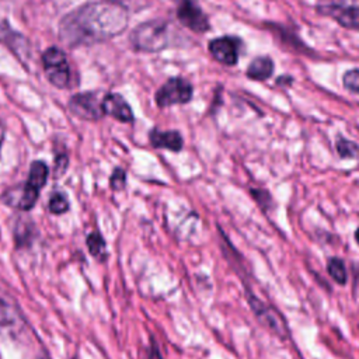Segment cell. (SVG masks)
Wrapping results in <instances>:
<instances>
[{
    "label": "cell",
    "mask_w": 359,
    "mask_h": 359,
    "mask_svg": "<svg viewBox=\"0 0 359 359\" xmlns=\"http://www.w3.org/2000/svg\"><path fill=\"white\" fill-rule=\"evenodd\" d=\"M67 209H69V202H67V199L65 198V195L60 194V192L53 194L52 198H50V201H49V210H50L53 215H62V213H65Z\"/></svg>",
    "instance_id": "ac0fdd59"
},
{
    "label": "cell",
    "mask_w": 359,
    "mask_h": 359,
    "mask_svg": "<svg viewBox=\"0 0 359 359\" xmlns=\"http://www.w3.org/2000/svg\"><path fill=\"white\" fill-rule=\"evenodd\" d=\"M69 109L79 118L91 121H95L104 115L102 100H100L95 93L74 94L69 101Z\"/></svg>",
    "instance_id": "9c48e42d"
},
{
    "label": "cell",
    "mask_w": 359,
    "mask_h": 359,
    "mask_svg": "<svg viewBox=\"0 0 359 359\" xmlns=\"http://www.w3.org/2000/svg\"><path fill=\"white\" fill-rule=\"evenodd\" d=\"M128 25L123 7L109 3H90L60 21L59 35L69 46L88 45L121 34Z\"/></svg>",
    "instance_id": "6da1fadb"
},
{
    "label": "cell",
    "mask_w": 359,
    "mask_h": 359,
    "mask_svg": "<svg viewBox=\"0 0 359 359\" xmlns=\"http://www.w3.org/2000/svg\"><path fill=\"white\" fill-rule=\"evenodd\" d=\"M102 112L121 122H132L133 112L121 94H107L102 98Z\"/></svg>",
    "instance_id": "8fae6325"
},
{
    "label": "cell",
    "mask_w": 359,
    "mask_h": 359,
    "mask_svg": "<svg viewBox=\"0 0 359 359\" xmlns=\"http://www.w3.org/2000/svg\"><path fill=\"white\" fill-rule=\"evenodd\" d=\"M238 46L240 41L233 36H220L209 42L208 49L210 55L220 63L233 66L238 60Z\"/></svg>",
    "instance_id": "30bf717a"
},
{
    "label": "cell",
    "mask_w": 359,
    "mask_h": 359,
    "mask_svg": "<svg viewBox=\"0 0 359 359\" xmlns=\"http://www.w3.org/2000/svg\"><path fill=\"white\" fill-rule=\"evenodd\" d=\"M177 3V17L182 25L194 32H205L209 29L206 14L194 0H174Z\"/></svg>",
    "instance_id": "ba28073f"
},
{
    "label": "cell",
    "mask_w": 359,
    "mask_h": 359,
    "mask_svg": "<svg viewBox=\"0 0 359 359\" xmlns=\"http://www.w3.org/2000/svg\"><path fill=\"white\" fill-rule=\"evenodd\" d=\"M149 139L151 146L157 149H168L171 151H180L184 146L182 136L177 130L161 132V130L153 129L149 135Z\"/></svg>",
    "instance_id": "7c38bea8"
},
{
    "label": "cell",
    "mask_w": 359,
    "mask_h": 359,
    "mask_svg": "<svg viewBox=\"0 0 359 359\" xmlns=\"http://www.w3.org/2000/svg\"><path fill=\"white\" fill-rule=\"evenodd\" d=\"M41 359H50V356H49V355H48V352H46V351H45V352H43V353H42V356H41Z\"/></svg>",
    "instance_id": "484cf974"
},
{
    "label": "cell",
    "mask_w": 359,
    "mask_h": 359,
    "mask_svg": "<svg viewBox=\"0 0 359 359\" xmlns=\"http://www.w3.org/2000/svg\"><path fill=\"white\" fill-rule=\"evenodd\" d=\"M146 359H163V356L160 353V349H158V345L156 344L154 338H150V346L147 348Z\"/></svg>",
    "instance_id": "7402d4cb"
},
{
    "label": "cell",
    "mask_w": 359,
    "mask_h": 359,
    "mask_svg": "<svg viewBox=\"0 0 359 359\" xmlns=\"http://www.w3.org/2000/svg\"><path fill=\"white\" fill-rule=\"evenodd\" d=\"M327 272L338 285H345L348 280V271L345 264L338 257H332L327 261Z\"/></svg>",
    "instance_id": "2e32d148"
},
{
    "label": "cell",
    "mask_w": 359,
    "mask_h": 359,
    "mask_svg": "<svg viewBox=\"0 0 359 359\" xmlns=\"http://www.w3.org/2000/svg\"><path fill=\"white\" fill-rule=\"evenodd\" d=\"M330 14L334 15V18L344 25L345 28H359V7L351 6V7H342V8H332Z\"/></svg>",
    "instance_id": "5bb4252c"
},
{
    "label": "cell",
    "mask_w": 359,
    "mask_h": 359,
    "mask_svg": "<svg viewBox=\"0 0 359 359\" xmlns=\"http://www.w3.org/2000/svg\"><path fill=\"white\" fill-rule=\"evenodd\" d=\"M168 24L163 20L143 22L130 34V43L137 50L158 52L168 45Z\"/></svg>",
    "instance_id": "3957f363"
},
{
    "label": "cell",
    "mask_w": 359,
    "mask_h": 359,
    "mask_svg": "<svg viewBox=\"0 0 359 359\" xmlns=\"http://www.w3.org/2000/svg\"><path fill=\"white\" fill-rule=\"evenodd\" d=\"M251 195L255 199V202L261 206L262 210H268L272 206V198L266 189H251Z\"/></svg>",
    "instance_id": "ffe728a7"
},
{
    "label": "cell",
    "mask_w": 359,
    "mask_h": 359,
    "mask_svg": "<svg viewBox=\"0 0 359 359\" xmlns=\"http://www.w3.org/2000/svg\"><path fill=\"white\" fill-rule=\"evenodd\" d=\"M46 79L57 88H66L70 83V67L67 57L59 48H49L42 55Z\"/></svg>",
    "instance_id": "5b68a950"
},
{
    "label": "cell",
    "mask_w": 359,
    "mask_h": 359,
    "mask_svg": "<svg viewBox=\"0 0 359 359\" xmlns=\"http://www.w3.org/2000/svg\"><path fill=\"white\" fill-rule=\"evenodd\" d=\"M245 297H247V303H248L251 311L254 313L255 318L265 328H268L271 332L278 335L280 339H286L289 337L287 323H286L285 317L282 316V313L276 307L266 304L265 302H262L259 297H257L250 290L245 292Z\"/></svg>",
    "instance_id": "277c9868"
},
{
    "label": "cell",
    "mask_w": 359,
    "mask_h": 359,
    "mask_svg": "<svg viewBox=\"0 0 359 359\" xmlns=\"http://www.w3.org/2000/svg\"><path fill=\"white\" fill-rule=\"evenodd\" d=\"M0 327L6 328L14 338L24 341L28 334H32L25 316L10 289L0 282Z\"/></svg>",
    "instance_id": "7a4b0ae2"
},
{
    "label": "cell",
    "mask_w": 359,
    "mask_h": 359,
    "mask_svg": "<svg viewBox=\"0 0 359 359\" xmlns=\"http://www.w3.org/2000/svg\"><path fill=\"white\" fill-rule=\"evenodd\" d=\"M48 180V167L43 161H35L31 164L29 175L24 185L21 198L18 201V208L22 210H29L38 201L39 192Z\"/></svg>",
    "instance_id": "8992f818"
},
{
    "label": "cell",
    "mask_w": 359,
    "mask_h": 359,
    "mask_svg": "<svg viewBox=\"0 0 359 359\" xmlns=\"http://www.w3.org/2000/svg\"><path fill=\"white\" fill-rule=\"evenodd\" d=\"M355 241H356L358 245H359V227H358L356 231H355Z\"/></svg>",
    "instance_id": "d4e9b609"
},
{
    "label": "cell",
    "mask_w": 359,
    "mask_h": 359,
    "mask_svg": "<svg viewBox=\"0 0 359 359\" xmlns=\"http://www.w3.org/2000/svg\"><path fill=\"white\" fill-rule=\"evenodd\" d=\"M337 151L342 158H355L359 156V146L355 142L341 137L337 142Z\"/></svg>",
    "instance_id": "e0dca14e"
},
{
    "label": "cell",
    "mask_w": 359,
    "mask_h": 359,
    "mask_svg": "<svg viewBox=\"0 0 359 359\" xmlns=\"http://www.w3.org/2000/svg\"><path fill=\"white\" fill-rule=\"evenodd\" d=\"M3 137H4V128H3V125L0 122V147H1V143H3Z\"/></svg>",
    "instance_id": "cb8c5ba5"
},
{
    "label": "cell",
    "mask_w": 359,
    "mask_h": 359,
    "mask_svg": "<svg viewBox=\"0 0 359 359\" xmlns=\"http://www.w3.org/2000/svg\"><path fill=\"white\" fill-rule=\"evenodd\" d=\"M125 182H126V174L122 168H115L114 172H112V177H111V188L115 189V191H119L125 187Z\"/></svg>",
    "instance_id": "44dd1931"
},
{
    "label": "cell",
    "mask_w": 359,
    "mask_h": 359,
    "mask_svg": "<svg viewBox=\"0 0 359 359\" xmlns=\"http://www.w3.org/2000/svg\"><path fill=\"white\" fill-rule=\"evenodd\" d=\"M87 248L90 251V254L98 259V261H105L108 252H107V244L105 240L102 238V236L98 231H93L87 236Z\"/></svg>",
    "instance_id": "9a60e30c"
},
{
    "label": "cell",
    "mask_w": 359,
    "mask_h": 359,
    "mask_svg": "<svg viewBox=\"0 0 359 359\" xmlns=\"http://www.w3.org/2000/svg\"><path fill=\"white\" fill-rule=\"evenodd\" d=\"M194 88L189 81L181 77L167 80L156 93V102L158 107H170L177 104H187L192 98Z\"/></svg>",
    "instance_id": "52a82bcc"
},
{
    "label": "cell",
    "mask_w": 359,
    "mask_h": 359,
    "mask_svg": "<svg viewBox=\"0 0 359 359\" xmlns=\"http://www.w3.org/2000/svg\"><path fill=\"white\" fill-rule=\"evenodd\" d=\"M342 83L346 90L359 94V69L348 70L342 77Z\"/></svg>",
    "instance_id": "d6986e66"
},
{
    "label": "cell",
    "mask_w": 359,
    "mask_h": 359,
    "mask_svg": "<svg viewBox=\"0 0 359 359\" xmlns=\"http://www.w3.org/2000/svg\"><path fill=\"white\" fill-rule=\"evenodd\" d=\"M66 167H67V158H66V157L57 158V163H56V165H55V174L62 175Z\"/></svg>",
    "instance_id": "603a6c76"
},
{
    "label": "cell",
    "mask_w": 359,
    "mask_h": 359,
    "mask_svg": "<svg viewBox=\"0 0 359 359\" xmlns=\"http://www.w3.org/2000/svg\"><path fill=\"white\" fill-rule=\"evenodd\" d=\"M273 73V62L268 56H259L255 57L248 69H247V76L252 80H266L271 77Z\"/></svg>",
    "instance_id": "4fadbf2b"
}]
</instances>
